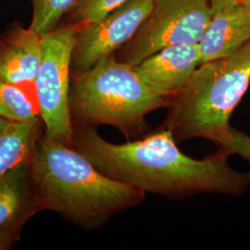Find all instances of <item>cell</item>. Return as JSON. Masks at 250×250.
Wrapping results in <instances>:
<instances>
[{
    "mask_svg": "<svg viewBox=\"0 0 250 250\" xmlns=\"http://www.w3.org/2000/svg\"><path fill=\"white\" fill-rule=\"evenodd\" d=\"M73 147L104 175L171 200L199 194L241 197L250 188V171L234 170L218 149L202 160L185 155L168 128L142 138L107 142L91 126L73 125Z\"/></svg>",
    "mask_w": 250,
    "mask_h": 250,
    "instance_id": "cell-1",
    "label": "cell"
},
{
    "mask_svg": "<svg viewBox=\"0 0 250 250\" xmlns=\"http://www.w3.org/2000/svg\"><path fill=\"white\" fill-rule=\"evenodd\" d=\"M29 167L41 209L54 211L84 230L99 229L115 215L141 205L146 195L104 175L73 146L45 132Z\"/></svg>",
    "mask_w": 250,
    "mask_h": 250,
    "instance_id": "cell-2",
    "label": "cell"
},
{
    "mask_svg": "<svg viewBox=\"0 0 250 250\" xmlns=\"http://www.w3.org/2000/svg\"><path fill=\"white\" fill-rule=\"evenodd\" d=\"M250 83V40L234 52L202 63L188 83L168 99L161 126L178 143L202 138L217 146L224 143L233 110Z\"/></svg>",
    "mask_w": 250,
    "mask_h": 250,
    "instance_id": "cell-3",
    "label": "cell"
},
{
    "mask_svg": "<svg viewBox=\"0 0 250 250\" xmlns=\"http://www.w3.org/2000/svg\"><path fill=\"white\" fill-rule=\"evenodd\" d=\"M167 105L168 99L154 93L134 67L119 61L115 53L71 75L73 125H110L131 140L146 130V115Z\"/></svg>",
    "mask_w": 250,
    "mask_h": 250,
    "instance_id": "cell-4",
    "label": "cell"
},
{
    "mask_svg": "<svg viewBox=\"0 0 250 250\" xmlns=\"http://www.w3.org/2000/svg\"><path fill=\"white\" fill-rule=\"evenodd\" d=\"M78 27L67 24L42 36V56L36 81L45 134L73 146L70 110L72 56Z\"/></svg>",
    "mask_w": 250,
    "mask_h": 250,
    "instance_id": "cell-5",
    "label": "cell"
},
{
    "mask_svg": "<svg viewBox=\"0 0 250 250\" xmlns=\"http://www.w3.org/2000/svg\"><path fill=\"white\" fill-rule=\"evenodd\" d=\"M211 13L208 0H156L134 37L115 53L116 58L134 67L167 46L199 43Z\"/></svg>",
    "mask_w": 250,
    "mask_h": 250,
    "instance_id": "cell-6",
    "label": "cell"
},
{
    "mask_svg": "<svg viewBox=\"0 0 250 250\" xmlns=\"http://www.w3.org/2000/svg\"><path fill=\"white\" fill-rule=\"evenodd\" d=\"M155 1L129 0L99 21L78 27L72 72L88 70L126 45L150 13Z\"/></svg>",
    "mask_w": 250,
    "mask_h": 250,
    "instance_id": "cell-7",
    "label": "cell"
},
{
    "mask_svg": "<svg viewBox=\"0 0 250 250\" xmlns=\"http://www.w3.org/2000/svg\"><path fill=\"white\" fill-rule=\"evenodd\" d=\"M201 64L199 45L194 43L167 46L134 68L154 93L169 99L188 83Z\"/></svg>",
    "mask_w": 250,
    "mask_h": 250,
    "instance_id": "cell-8",
    "label": "cell"
},
{
    "mask_svg": "<svg viewBox=\"0 0 250 250\" xmlns=\"http://www.w3.org/2000/svg\"><path fill=\"white\" fill-rule=\"evenodd\" d=\"M42 36L30 27H15L0 37V82L36 88Z\"/></svg>",
    "mask_w": 250,
    "mask_h": 250,
    "instance_id": "cell-9",
    "label": "cell"
},
{
    "mask_svg": "<svg viewBox=\"0 0 250 250\" xmlns=\"http://www.w3.org/2000/svg\"><path fill=\"white\" fill-rule=\"evenodd\" d=\"M249 40L250 14L242 5L214 11L198 43L202 63L228 56Z\"/></svg>",
    "mask_w": 250,
    "mask_h": 250,
    "instance_id": "cell-10",
    "label": "cell"
},
{
    "mask_svg": "<svg viewBox=\"0 0 250 250\" xmlns=\"http://www.w3.org/2000/svg\"><path fill=\"white\" fill-rule=\"evenodd\" d=\"M29 162L0 175V232H21L23 224L42 210L31 185Z\"/></svg>",
    "mask_w": 250,
    "mask_h": 250,
    "instance_id": "cell-11",
    "label": "cell"
},
{
    "mask_svg": "<svg viewBox=\"0 0 250 250\" xmlns=\"http://www.w3.org/2000/svg\"><path fill=\"white\" fill-rule=\"evenodd\" d=\"M41 117L28 122H12L0 135V175L31 161L36 144L43 134Z\"/></svg>",
    "mask_w": 250,
    "mask_h": 250,
    "instance_id": "cell-12",
    "label": "cell"
},
{
    "mask_svg": "<svg viewBox=\"0 0 250 250\" xmlns=\"http://www.w3.org/2000/svg\"><path fill=\"white\" fill-rule=\"evenodd\" d=\"M0 115L12 122H28L41 117L36 88L0 82Z\"/></svg>",
    "mask_w": 250,
    "mask_h": 250,
    "instance_id": "cell-13",
    "label": "cell"
},
{
    "mask_svg": "<svg viewBox=\"0 0 250 250\" xmlns=\"http://www.w3.org/2000/svg\"><path fill=\"white\" fill-rule=\"evenodd\" d=\"M78 0H32L33 19L30 28L40 36L56 29L59 21Z\"/></svg>",
    "mask_w": 250,
    "mask_h": 250,
    "instance_id": "cell-14",
    "label": "cell"
},
{
    "mask_svg": "<svg viewBox=\"0 0 250 250\" xmlns=\"http://www.w3.org/2000/svg\"><path fill=\"white\" fill-rule=\"evenodd\" d=\"M129 0H78L70 10V25L84 26L97 22Z\"/></svg>",
    "mask_w": 250,
    "mask_h": 250,
    "instance_id": "cell-15",
    "label": "cell"
},
{
    "mask_svg": "<svg viewBox=\"0 0 250 250\" xmlns=\"http://www.w3.org/2000/svg\"><path fill=\"white\" fill-rule=\"evenodd\" d=\"M217 147L229 156L238 155L250 164V136L234 127H231L227 140Z\"/></svg>",
    "mask_w": 250,
    "mask_h": 250,
    "instance_id": "cell-16",
    "label": "cell"
},
{
    "mask_svg": "<svg viewBox=\"0 0 250 250\" xmlns=\"http://www.w3.org/2000/svg\"><path fill=\"white\" fill-rule=\"evenodd\" d=\"M19 237V232L8 231L0 232V250H9L13 244L18 240Z\"/></svg>",
    "mask_w": 250,
    "mask_h": 250,
    "instance_id": "cell-17",
    "label": "cell"
},
{
    "mask_svg": "<svg viewBox=\"0 0 250 250\" xmlns=\"http://www.w3.org/2000/svg\"><path fill=\"white\" fill-rule=\"evenodd\" d=\"M208 1L210 3V7H211L212 12L223 9V8H225V7L239 4L238 0H208Z\"/></svg>",
    "mask_w": 250,
    "mask_h": 250,
    "instance_id": "cell-18",
    "label": "cell"
},
{
    "mask_svg": "<svg viewBox=\"0 0 250 250\" xmlns=\"http://www.w3.org/2000/svg\"><path fill=\"white\" fill-rule=\"evenodd\" d=\"M11 124H12V121L0 115V135L7 131V129Z\"/></svg>",
    "mask_w": 250,
    "mask_h": 250,
    "instance_id": "cell-19",
    "label": "cell"
},
{
    "mask_svg": "<svg viewBox=\"0 0 250 250\" xmlns=\"http://www.w3.org/2000/svg\"><path fill=\"white\" fill-rule=\"evenodd\" d=\"M238 3L250 14V0H238Z\"/></svg>",
    "mask_w": 250,
    "mask_h": 250,
    "instance_id": "cell-20",
    "label": "cell"
}]
</instances>
